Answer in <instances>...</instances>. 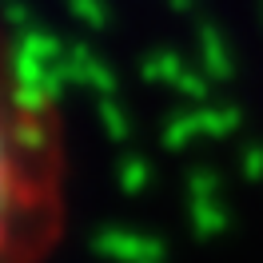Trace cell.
<instances>
[{
  "mask_svg": "<svg viewBox=\"0 0 263 263\" xmlns=\"http://www.w3.org/2000/svg\"><path fill=\"white\" fill-rule=\"evenodd\" d=\"M60 140L0 76V263H40L60 235Z\"/></svg>",
  "mask_w": 263,
  "mask_h": 263,
  "instance_id": "6da1fadb",
  "label": "cell"
}]
</instances>
